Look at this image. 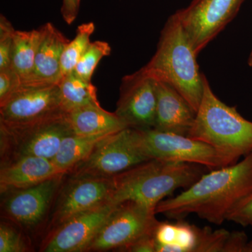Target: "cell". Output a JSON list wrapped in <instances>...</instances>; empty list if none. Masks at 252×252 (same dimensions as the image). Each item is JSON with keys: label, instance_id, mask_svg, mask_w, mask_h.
<instances>
[{"label": "cell", "instance_id": "29", "mask_svg": "<svg viewBox=\"0 0 252 252\" xmlns=\"http://www.w3.org/2000/svg\"><path fill=\"white\" fill-rule=\"evenodd\" d=\"M227 220L243 227L252 224V193L230 212Z\"/></svg>", "mask_w": 252, "mask_h": 252}, {"label": "cell", "instance_id": "11", "mask_svg": "<svg viewBox=\"0 0 252 252\" xmlns=\"http://www.w3.org/2000/svg\"><path fill=\"white\" fill-rule=\"evenodd\" d=\"M119 205L107 202L72 217L51 230L41 243L43 252H83Z\"/></svg>", "mask_w": 252, "mask_h": 252}, {"label": "cell", "instance_id": "8", "mask_svg": "<svg viewBox=\"0 0 252 252\" xmlns=\"http://www.w3.org/2000/svg\"><path fill=\"white\" fill-rule=\"evenodd\" d=\"M155 209L135 201L124 202L112 212L86 252L123 248L144 235L154 233L159 220Z\"/></svg>", "mask_w": 252, "mask_h": 252}, {"label": "cell", "instance_id": "5", "mask_svg": "<svg viewBox=\"0 0 252 252\" xmlns=\"http://www.w3.org/2000/svg\"><path fill=\"white\" fill-rule=\"evenodd\" d=\"M72 133L74 132L64 112L35 122H0L1 166L23 157L52 160L63 139Z\"/></svg>", "mask_w": 252, "mask_h": 252}, {"label": "cell", "instance_id": "17", "mask_svg": "<svg viewBox=\"0 0 252 252\" xmlns=\"http://www.w3.org/2000/svg\"><path fill=\"white\" fill-rule=\"evenodd\" d=\"M61 174L65 173L61 172L51 159L38 157L21 158L1 166L0 191L2 194L28 188Z\"/></svg>", "mask_w": 252, "mask_h": 252}, {"label": "cell", "instance_id": "34", "mask_svg": "<svg viewBox=\"0 0 252 252\" xmlns=\"http://www.w3.org/2000/svg\"><path fill=\"white\" fill-rule=\"evenodd\" d=\"M251 226L252 227V224L251 225Z\"/></svg>", "mask_w": 252, "mask_h": 252}, {"label": "cell", "instance_id": "31", "mask_svg": "<svg viewBox=\"0 0 252 252\" xmlns=\"http://www.w3.org/2000/svg\"><path fill=\"white\" fill-rule=\"evenodd\" d=\"M80 4L81 0H63L61 14L68 26H71L77 19Z\"/></svg>", "mask_w": 252, "mask_h": 252}, {"label": "cell", "instance_id": "16", "mask_svg": "<svg viewBox=\"0 0 252 252\" xmlns=\"http://www.w3.org/2000/svg\"><path fill=\"white\" fill-rule=\"evenodd\" d=\"M154 80L157 108L154 128L188 136L196 112L175 88L164 81Z\"/></svg>", "mask_w": 252, "mask_h": 252}, {"label": "cell", "instance_id": "10", "mask_svg": "<svg viewBox=\"0 0 252 252\" xmlns=\"http://www.w3.org/2000/svg\"><path fill=\"white\" fill-rule=\"evenodd\" d=\"M66 175L61 174L32 187L2 193L4 217L21 229L35 228L54 204Z\"/></svg>", "mask_w": 252, "mask_h": 252}, {"label": "cell", "instance_id": "4", "mask_svg": "<svg viewBox=\"0 0 252 252\" xmlns=\"http://www.w3.org/2000/svg\"><path fill=\"white\" fill-rule=\"evenodd\" d=\"M203 98L189 137L212 146L230 165L252 152V122L215 94L203 74Z\"/></svg>", "mask_w": 252, "mask_h": 252}, {"label": "cell", "instance_id": "15", "mask_svg": "<svg viewBox=\"0 0 252 252\" xmlns=\"http://www.w3.org/2000/svg\"><path fill=\"white\" fill-rule=\"evenodd\" d=\"M40 28L41 40L34 69L21 86L54 85L59 84L61 79V58L69 40L53 23H46Z\"/></svg>", "mask_w": 252, "mask_h": 252}, {"label": "cell", "instance_id": "6", "mask_svg": "<svg viewBox=\"0 0 252 252\" xmlns=\"http://www.w3.org/2000/svg\"><path fill=\"white\" fill-rule=\"evenodd\" d=\"M135 130L139 147L149 159L198 164L210 170L231 165L212 146L189 136L154 128Z\"/></svg>", "mask_w": 252, "mask_h": 252}, {"label": "cell", "instance_id": "2", "mask_svg": "<svg viewBox=\"0 0 252 252\" xmlns=\"http://www.w3.org/2000/svg\"><path fill=\"white\" fill-rule=\"evenodd\" d=\"M205 168L198 164L150 159L112 177L109 202L120 205L131 200L156 209L177 189L193 185Z\"/></svg>", "mask_w": 252, "mask_h": 252}, {"label": "cell", "instance_id": "26", "mask_svg": "<svg viewBox=\"0 0 252 252\" xmlns=\"http://www.w3.org/2000/svg\"><path fill=\"white\" fill-rule=\"evenodd\" d=\"M31 251L29 244L18 228L8 222L0 224V252H25Z\"/></svg>", "mask_w": 252, "mask_h": 252}, {"label": "cell", "instance_id": "20", "mask_svg": "<svg viewBox=\"0 0 252 252\" xmlns=\"http://www.w3.org/2000/svg\"><path fill=\"white\" fill-rule=\"evenodd\" d=\"M108 135L69 134L63 139L52 160L61 172L67 174L73 167L90 155L99 141Z\"/></svg>", "mask_w": 252, "mask_h": 252}, {"label": "cell", "instance_id": "32", "mask_svg": "<svg viewBox=\"0 0 252 252\" xmlns=\"http://www.w3.org/2000/svg\"><path fill=\"white\" fill-rule=\"evenodd\" d=\"M245 252H252V240L247 243L246 248H245Z\"/></svg>", "mask_w": 252, "mask_h": 252}, {"label": "cell", "instance_id": "18", "mask_svg": "<svg viewBox=\"0 0 252 252\" xmlns=\"http://www.w3.org/2000/svg\"><path fill=\"white\" fill-rule=\"evenodd\" d=\"M74 133L81 135H110L129 127L115 112L100 104H91L66 113Z\"/></svg>", "mask_w": 252, "mask_h": 252}, {"label": "cell", "instance_id": "12", "mask_svg": "<svg viewBox=\"0 0 252 252\" xmlns=\"http://www.w3.org/2000/svg\"><path fill=\"white\" fill-rule=\"evenodd\" d=\"M156 108L155 80L144 67L122 78L115 113L129 127L154 128Z\"/></svg>", "mask_w": 252, "mask_h": 252}, {"label": "cell", "instance_id": "14", "mask_svg": "<svg viewBox=\"0 0 252 252\" xmlns=\"http://www.w3.org/2000/svg\"><path fill=\"white\" fill-rule=\"evenodd\" d=\"M63 112L59 84L21 86L4 103L0 104V122H35Z\"/></svg>", "mask_w": 252, "mask_h": 252}, {"label": "cell", "instance_id": "9", "mask_svg": "<svg viewBox=\"0 0 252 252\" xmlns=\"http://www.w3.org/2000/svg\"><path fill=\"white\" fill-rule=\"evenodd\" d=\"M245 0H193L177 15L197 55L234 19Z\"/></svg>", "mask_w": 252, "mask_h": 252}, {"label": "cell", "instance_id": "25", "mask_svg": "<svg viewBox=\"0 0 252 252\" xmlns=\"http://www.w3.org/2000/svg\"><path fill=\"white\" fill-rule=\"evenodd\" d=\"M230 233L225 229L212 230L208 227L199 228L195 252H225Z\"/></svg>", "mask_w": 252, "mask_h": 252}, {"label": "cell", "instance_id": "23", "mask_svg": "<svg viewBox=\"0 0 252 252\" xmlns=\"http://www.w3.org/2000/svg\"><path fill=\"white\" fill-rule=\"evenodd\" d=\"M111 52L112 48L107 41H91L73 72L81 79L91 81L97 64L103 58L109 56Z\"/></svg>", "mask_w": 252, "mask_h": 252}, {"label": "cell", "instance_id": "7", "mask_svg": "<svg viewBox=\"0 0 252 252\" xmlns=\"http://www.w3.org/2000/svg\"><path fill=\"white\" fill-rule=\"evenodd\" d=\"M148 160L139 147L135 129L127 127L102 139L90 155L67 174L112 178Z\"/></svg>", "mask_w": 252, "mask_h": 252}, {"label": "cell", "instance_id": "22", "mask_svg": "<svg viewBox=\"0 0 252 252\" xmlns=\"http://www.w3.org/2000/svg\"><path fill=\"white\" fill-rule=\"evenodd\" d=\"M94 29V22L84 23L78 26L75 36L69 40L63 51L61 61V78L74 70L81 56L90 46L91 36Z\"/></svg>", "mask_w": 252, "mask_h": 252}, {"label": "cell", "instance_id": "3", "mask_svg": "<svg viewBox=\"0 0 252 252\" xmlns=\"http://www.w3.org/2000/svg\"><path fill=\"white\" fill-rule=\"evenodd\" d=\"M197 56L175 13L160 32L155 54L144 66L151 77L175 88L196 112L204 91Z\"/></svg>", "mask_w": 252, "mask_h": 252}, {"label": "cell", "instance_id": "19", "mask_svg": "<svg viewBox=\"0 0 252 252\" xmlns=\"http://www.w3.org/2000/svg\"><path fill=\"white\" fill-rule=\"evenodd\" d=\"M41 36L40 28L15 31L11 67L21 79V84L33 72Z\"/></svg>", "mask_w": 252, "mask_h": 252}, {"label": "cell", "instance_id": "21", "mask_svg": "<svg viewBox=\"0 0 252 252\" xmlns=\"http://www.w3.org/2000/svg\"><path fill=\"white\" fill-rule=\"evenodd\" d=\"M59 87L61 107L64 113L91 104H99L97 89L92 81L81 79L74 72L63 76Z\"/></svg>", "mask_w": 252, "mask_h": 252}, {"label": "cell", "instance_id": "24", "mask_svg": "<svg viewBox=\"0 0 252 252\" xmlns=\"http://www.w3.org/2000/svg\"><path fill=\"white\" fill-rule=\"evenodd\" d=\"M171 244L162 252H195L198 243L199 227L177 220Z\"/></svg>", "mask_w": 252, "mask_h": 252}, {"label": "cell", "instance_id": "13", "mask_svg": "<svg viewBox=\"0 0 252 252\" xmlns=\"http://www.w3.org/2000/svg\"><path fill=\"white\" fill-rule=\"evenodd\" d=\"M112 189V177H71L56 197L51 229L76 215L109 202Z\"/></svg>", "mask_w": 252, "mask_h": 252}, {"label": "cell", "instance_id": "1", "mask_svg": "<svg viewBox=\"0 0 252 252\" xmlns=\"http://www.w3.org/2000/svg\"><path fill=\"white\" fill-rule=\"evenodd\" d=\"M252 193V152L241 161L204 174L177 196L160 202L155 212L175 220H183L195 214L202 220L220 225Z\"/></svg>", "mask_w": 252, "mask_h": 252}, {"label": "cell", "instance_id": "27", "mask_svg": "<svg viewBox=\"0 0 252 252\" xmlns=\"http://www.w3.org/2000/svg\"><path fill=\"white\" fill-rule=\"evenodd\" d=\"M15 31L9 20L0 15V70L11 67Z\"/></svg>", "mask_w": 252, "mask_h": 252}, {"label": "cell", "instance_id": "28", "mask_svg": "<svg viewBox=\"0 0 252 252\" xmlns=\"http://www.w3.org/2000/svg\"><path fill=\"white\" fill-rule=\"evenodd\" d=\"M21 85V79L11 67L0 70V104L4 103Z\"/></svg>", "mask_w": 252, "mask_h": 252}, {"label": "cell", "instance_id": "30", "mask_svg": "<svg viewBox=\"0 0 252 252\" xmlns=\"http://www.w3.org/2000/svg\"><path fill=\"white\" fill-rule=\"evenodd\" d=\"M157 243L154 233L144 235L134 243L123 248L120 252H157Z\"/></svg>", "mask_w": 252, "mask_h": 252}, {"label": "cell", "instance_id": "33", "mask_svg": "<svg viewBox=\"0 0 252 252\" xmlns=\"http://www.w3.org/2000/svg\"><path fill=\"white\" fill-rule=\"evenodd\" d=\"M248 63V65L250 66V67H252V49L251 51V53H250V56H249Z\"/></svg>", "mask_w": 252, "mask_h": 252}]
</instances>
